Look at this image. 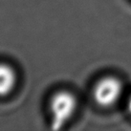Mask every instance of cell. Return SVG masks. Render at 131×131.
I'll return each instance as SVG.
<instances>
[{
	"label": "cell",
	"instance_id": "6da1fadb",
	"mask_svg": "<svg viewBox=\"0 0 131 131\" xmlns=\"http://www.w3.org/2000/svg\"><path fill=\"white\" fill-rule=\"evenodd\" d=\"M77 99L72 92L60 90L52 96L49 102L51 128L58 130L68 123L77 109Z\"/></svg>",
	"mask_w": 131,
	"mask_h": 131
},
{
	"label": "cell",
	"instance_id": "7a4b0ae2",
	"mask_svg": "<svg viewBox=\"0 0 131 131\" xmlns=\"http://www.w3.org/2000/svg\"><path fill=\"white\" fill-rule=\"evenodd\" d=\"M124 92L123 82L117 77L106 76L96 82L93 87L95 102L102 107H111L119 102Z\"/></svg>",
	"mask_w": 131,
	"mask_h": 131
},
{
	"label": "cell",
	"instance_id": "3957f363",
	"mask_svg": "<svg viewBox=\"0 0 131 131\" xmlns=\"http://www.w3.org/2000/svg\"><path fill=\"white\" fill-rule=\"evenodd\" d=\"M17 81L15 70L8 63L0 62V97H6L14 91Z\"/></svg>",
	"mask_w": 131,
	"mask_h": 131
},
{
	"label": "cell",
	"instance_id": "277c9868",
	"mask_svg": "<svg viewBox=\"0 0 131 131\" xmlns=\"http://www.w3.org/2000/svg\"><path fill=\"white\" fill-rule=\"evenodd\" d=\"M126 106H127L128 112L130 113V115H131V95L129 96V98H128V100H127V102H126Z\"/></svg>",
	"mask_w": 131,
	"mask_h": 131
}]
</instances>
